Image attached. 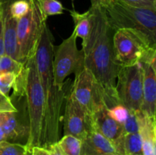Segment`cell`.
<instances>
[{
    "label": "cell",
    "instance_id": "cell-1",
    "mask_svg": "<svg viewBox=\"0 0 156 155\" xmlns=\"http://www.w3.org/2000/svg\"><path fill=\"white\" fill-rule=\"evenodd\" d=\"M91 30L82 43L84 68L89 70L105 94L108 108L119 104L116 82L120 66L114 58L113 36L115 30L110 24L105 9L91 7Z\"/></svg>",
    "mask_w": 156,
    "mask_h": 155
},
{
    "label": "cell",
    "instance_id": "cell-2",
    "mask_svg": "<svg viewBox=\"0 0 156 155\" xmlns=\"http://www.w3.org/2000/svg\"><path fill=\"white\" fill-rule=\"evenodd\" d=\"M53 36L46 23L35 53L37 68L44 97V113L40 147L47 148L60 137L61 111L68 91L58 88L53 78Z\"/></svg>",
    "mask_w": 156,
    "mask_h": 155
},
{
    "label": "cell",
    "instance_id": "cell-3",
    "mask_svg": "<svg viewBox=\"0 0 156 155\" xmlns=\"http://www.w3.org/2000/svg\"><path fill=\"white\" fill-rule=\"evenodd\" d=\"M12 97L23 95L29 122V135L26 146L30 152L35 146H41V131L44 113V97L37 68L35 55L24 64L21 72L16 76L12 88Z\"/></svg>",
    "mask_w": 156,
    "mask_h": 155
},
{
    "label": "cell",
    "instance_id": "cell-4",
    "mask_svg": "<svg viewBox=\"0 0 156 155\" xmlns=\"http://www.w3.org/2000/svg\"><path fill=\"white\" fill-rule=\"evenodd\" d=\"M105 10L115 31L132 32L148 46L156 50V11L128 5L120 0H114Z\"/></svg>",
    "mask_w": 156,
    "mask_h": 155
},
{
    "label": "cell",
    "instance_id": "cell-5",
    "mask_svg": "<svg viewBox=\"0 0 156 155\" xmlns=\"http://www.w3.org/2000/svg\"><path fill=\"white\" fill-rule=\"evenodd\" d=\"M47 19L38 0H30L28 12L18 20L16 31L18 61L23 65L35 55Z\"/></svg>",
    "mask_w": 156,
    "mask_h": 155
},
{
    "label": "cell",
    "instance_id": "cell-6",
    "mask_svg": "<svg viewBox=\"0 0 156 155\" xmlns=\"http://www.w3.org/2000/svg\"><path fill=\"white\" fill-rule=\"evenodd\" d=\"M113 46L114 58L120 67L156 59V50L151 49L139 36L128 30H117L114 32Z\"/></svg>",
    "mask_w": 156,
    "mask_h": 155
},
{
    "label": "cell",
    "instance_id": "cell-7",
    "mask_svg": "<svg viewBox=\"0 0 156 155\" xmlns=\"http://www.w3.org/2000/svg\"><path fill=\"white\" fill-rule=\"evenodd\" d=\"M76 39L77 36L73 31L60 45L53 49V78L60 90L64 88L65 80L69 74L84 68L83 53L82 50H78Z\"/></svg>",
    "mask_w": 156,
    "mask_h": 155
},
{
    "label": "cell",
    "instance_id": "cell-8",
    "mask_svg": "<svg viewBox=\"0 0 156 155\" xmlns=\"http://www.w3.org/2000/svg\"><path fill=\"white\" fill-rule=\"evenodd\" d=\"M143 70L140 62L119 69L116 92L119 103L129 110H140L143 103Z\"/></svg>",
    "mask_w": 156,
    "mask_h": 155
},
{
    "label": "cell",
    "instance_id": "cell-9",
    "mask_svg": "<svg viewBox=\"0 0 156 155\" xmlns=\"http://www.w3.org/2000/svg\"><path fill=\"white\" fill-rule=\"evenodd\" d=\"M71 92L89 119L101 105H106L103 89L92 73L85 68L75 74Z\"/></svg>",
    "mask_w": 156,
    "mask_h": 155
},
{
    "label": "cell",
    "instance_id": "cell-10",
    "mask_svg": "<svg viewBox=\"0 0 156 155\" xmlns=\"http://www.w3.org/2000/svg\"><path fill=\"white\" fill-rule=\"evenodd\" d=\"M65 100L64 135H73L82 141L92 127L90 119L78 103L71 91L68 93Z\"/></svg>",
    "mask_w": 156,
    "mask_h": 155
},
{
    "label": "cell",
    "instance_id": "cell-11",
    "mask_svg": "<svg viewBox=\"0 0 156 155\" xmlns=\"http://www.w3.org/2000/svg\"><path fill=\"white\" fill-rule=\"evenodd\" d=\"M90 121L92 127L114 144L119 154L125 155L123 150V137L125 132L123 125L116 122L108 115L106 105H101L93 113Z\"/></svg>",
    "mask_w": 156,
    "mask_h": 155
},
{
    "label": "cell",
    "instance_id": "cell-12",
    "mask_svg": "<svg viewBox=\"0 0 156 155\" xmlns=\"http://www.w3.org/2000/svg\"><path fill=\"white\" fill-rule=\"evenodd\" d=\"M142 64L143 70V103L140 110L149 116H155L156 70L155 60Z\"/></svg>",
    "mask_w": 156,
    "mask_h": 155
},
{
    "label": "cell",
    "instance_id": "cell-13",
    "mask_svg": "<svg viewBox=\"0 0 156 155\" xmlns=\"http://www.w3.org/2000/svg\"><path fill=\"white\" fill-rule=\"evenodd\" d=\"M0 123L2 125L6 141L12 143H19L24 140L27 143L29 135V126L25 124L18 110L15 112H0Z\"/></svg>",
    "mask_w": 156,
    "mask_h": 155
},
{
    "label": "cell",
    "instance_id": "cell-14",
    "mask_svg": "<svg viewBox=\"0 0 156 155\" xmlns=\"http://www.w3.org/2000/svg\"><path fill=\"white\" fill-rule=\"evenodd\" d=\"M117 154V148L109 139L91 127L82 141L81 155Z\"/></svg>",
    "mask_w": 156,
    "mask_h": 155
},
{
    "label": "cell",
    "instance_id": "cell-15",
    "mask_svg": "<svg viewBox=\"0 0 156 155\" xmlns=\"http://www.w3.org/2000/svg\"><path fill=\"white\" fill-rule=\"evenodd\" d=\"M139 120V133L141 137L143 155H156L155 116H149L141 110L136 112Z\"/></svg>",
    "mask_w": 156,
    "mask_h": 155
},
{
    "label": "cell",
    "instance_id": "cell-16",
    "mask_svg": "<svg viewBox=\"0 0 156 155\" xmlns=\"http://www.w3.org/2000/svg\"><path fill=\"white\" fill-rule=\"evenodd\" d=\"M69 14L74 21L75 28L73 31L77 37L82 40V43H85L91 30V12L88 9L86 12L79 13L73 9L69 11Z\"/></svg>",
    "mask_w": 156,
    "mask_h": 155
},
{
    "label": "cell",
    "instance_id": "cell-17",
    "mask_svg": "<svg viewBox=\"0 0 156 155\" xmlns=\"http://www.w3.org/2000/svg\"><path fill=\"white\" fill-rule=\"evenodd\" d=\"M63 155H81L82 141L71 135H64L56 142Z\"/></svg>",
    "mask_w": 156,
    "mask_h": 155
},
{
    "label": "cell",
    "instance_id": "cell-18",
    "mask_svg": "<svg viewBox=\"0 0 156 155\" xmlns=\"http://www.w3.org/2000/svg\"><path fill=\"white\" fill-rule=\"evenodd\" d=\"M125 155H143L141 137L137 133H125L123 137Z\"/></svg>",
    "mask_w": 156,
    "mask_h": 155
},
{
    "label": "cell",
    "instance_id": "cell-19",
    "mask_svg": "<svg viewBox=\"0 0 156 155\" xmlns=\"http://www.w3.org/2000/svg\"><path fill=\"white\" fill-rule=\"evenodd\" d=\"M25 144L5 141L0 143V155H28Z\"/></svg>",
    "mask_w": 156,
    "mask_h": 155
},
{
    "label": "cell",
    "instance_id": "cell-20",
    "mask_svg": "<svg viewBox=\"0 0 156 155\" xmlns=\"http://www.w3.org/2000/svg\"><path fill=\"white\" fill-rule=\"evenodd\" d=\"M23 66L22 63L7 55L5 54L0 57V73L12 72L18 75L22 70Z\"/></svg>",
    "mask_w": 156,
    "mask_h": 155
},
{
    "label": "cell",
    "instance_id": "cell-21",
    "mask_svg": "<svg viewBox=\"0 0 156 155\" xmlns=\"http://www.w3.org/2000/svg\"><path fill=\"white\" fill-rule=\"evenodd\" d=\"M38 2L43 13L47 18L63 13L64 8L59 0H38Z\"/></svg>",
    "mask_w": 156,
    "mask_h": 155
},
{
    "label": "cell",
    "instance_id": "cell-22",
    "mask_svg": "<svg viewBox=\"0 0 156 155\" xmlns=\"http://www.w3.org/2000/svg\"><path fill=\"white\" fill-rule=\"evenodd\" d=\"M108 115L114 120L120 124L123 125L127 119L129 115V109L125 107L123 105L119 104L114 105L111 107L108 108Z\"/></svg>",
    "mask_w": 156,
    "mask_h": 155
},
{
    "label": "cell",
    "instance_id": "cell-23",
    "mask_svg": "<svg viewBox=\"0 0 156 155\" xmlns=\"http://www.w3.org/2000/svg\"><path fill=\"white\" fill-rule=\"evenodd\" d=\"M16 74L12 72L0 73V91L8 96L10 90L13 88Z\"/></svg>",
    "mask_w": 156,
    "mask_h": 155
},
{
    "label": "cell",
    "instance_id": "cell-24",
    "mask_svg": "<svg viewBox=\"0 0 156 155\" xmlns=\"http://www.w3.org/2000/svg\"><path fill=\"white\" fill-rule=\"evenodd\" d=\"M125 133H137L139 132V120L136 112L129 110L127 119L123 124Z\"/></svg>",
    "mask_w": 156,
    "mask_h": 155
},
{
    "label": "cell",
    "instance_id": "cell-25",
    "mask_svg": "<svg viewBox=\"0 0 156 155\" xmlns=\"http://www.w3.org/2000/svg\"><path fill=\"white\" fill-rule=\"evenodd\" d=\"M122 2L137 8L152 9L156 11V0H120Z\"/></svg>",
    "mask_w": 156,
    "mask_h": 155
},
{
    "label": "cell",
    "instance_id": "cell-26",
    "mask_svg": "<svg viewBox=\"0 0 156 155\" xmlns=\"http://www.w3.org/2000/svg\"><path fill=\"white\" fill-rule=\"evenodd\" d=\"M18 109L13 104L10 97L0 91V112H15Z\"/></svg>",
    "mask_w": 156,
    "mask_h": 155
},
{
    "label": "cell",
    "instance_id": "cell-27",
    "mask_svg": "<svg viewBox=\"0 0 156 155\" xmlns=\"http://www.w3.org/2000/svg\"><path fill=\"white\" fill-rule=\"evenodd\" d=\"M5 54V53L4 29H3V22L2 19L1 12H0V57Z\"/></svg>",
    "mask_w": 156,
    "mask_h": 155
},
{
    "label": "cell",
    "instance_id": "cell-28",
    "mask_svg": "<svg viewBox=\"0 0 156 155\" xmlns=\"http://www.w3.org/2000/svg\"><path fill=\"white\" fill-rule=\"evenodd\" d=\"M91 1V7H99L106 9L111 4L114 2V0H90Z\"/></svg>",
    "mask_w": 156,
    "mask_h": 155
},
{
    "label": "cell",
    "instance_id": "cell-29",
    "mask_svg": "<svg viewBox=\"0 0 156 155\" xmlns=\"http://www.w3.org/2000/svg\"><path fill=\"white\" fill-rule=\"evenodd\" d=\"M29 153H30L31 155H50V152L47 148L38 147V146L32 147Z\"/></svg>",
    "mask_w": 156,
    "mask_h": 155
},
{
    "label": "cell",
    "instance_id": "cell-30",
    "mask_svg": "<svg viewBox=\"0 0 156 155\" xmlns=\"http://www.w3.org/2000/svg\"><path fill=\"white\" fill-rule=\"evenodd\" d=\"M47 149L49 150L50 155H63L56 143L50 145V147H47Z\"/></svg>",
    "mask_w": 156,
    "mask_h": 155
},
{
    "label": "cell",
    "instance_id": "cell-31",
    "mask_svg": "<svg viewBox=\"0 0 156 155\" xmlns=\"http://www.w3.org/2000/svg\"><path fill=\"white\" fill-rule=\"evenodd\" d=\"M5 141H6L5 135L4 131H3L2 127V125L1 123H0V143Z\"/></svg>",
    "mask_w": 156,
    "mask_h": 155
},
{
    "label": "cell",
    "instance_id": "cell-32",
    "mask_svg": "<svg viewBox=\"0 0 156 155\" xmlns=\"http://www.w3.org/2000/svg\"><path fill=\"white\" fill-rule=\"evenodd\" d=\"M107 155H117V154H107Z\"/></svg>",
    "mask_w": 156,
    "mask_h": 155
}]
</instances>
